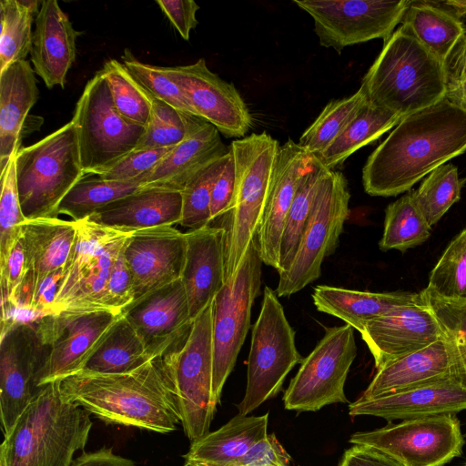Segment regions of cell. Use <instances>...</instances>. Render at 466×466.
Masks as SVG:
<instances>
[{"instance_id":"6da1fadb","label":"cell","mask_w":466,"mask_h":466,"mask_svg":"<svg viewBox=\"0 0 466 466\" xmlns=\"http://www.w3.org/2000/svg\"><path fill=\"white\" fill-rule=\"evenodd\" d=\"M464 152L466 109L444 98L403 117L374 149L362 169L364 190L397 196Z\"/></svg>"},{"instance_id":"7a4b0ae2","label":"cell","mask_w":466,"mask_h":466,"mask_svg":"<svg viewBox=\"0 0 466 466\" xmlns=\"http://www.w3.org/2000/svg\"><path fill=\"white\" fill-rule=\"evenodd\" d=\"M166 351L123 373L81 370L60 380L61 390L106 423L158 433L174 431L180 415L166 371Z\"/></svg>"},{"instance_id":"3957f363","label":"cell","mask_w":466,"mask_h":466,"mask_svg":"<svg viewBox=\"0 0 466 466\" xmlns=\"http://www.w3.org/2000/svg\"><path fill=\"white\" fill-rule=\"evenodd\" d=\"M93 423L88 412L65 397L60 380L42 386L0 446V466H71Z\"/></svg>"},{"instance_id":"277c9868","label":"cell","mask_w":466,"mask_h":466,"mask_svg":"<svg viewBox=\"0 0 466 466\" xmlns=\"http://www.w3.org/2000/svg\"><path fill=\"white\" fill-rule=\"evenodd\" d=\"M360 88L370 104L403 118L444 99L445 65L401 25L384 42Z\"/></svg>"},{"instance_id":"5b68a950","label":"cell","mask_w":466,"mask_h":466,"mask_svg":"<svg viewBox=\"0 0 466 466\" xmlns=\"http://www.w3.org/2000/svg\"><path fill=\"white\" fill-rule=\"evenodd\" d=\"M19 200L25 219L58 218V207L85 176L76 129L66 123L15 155Z\"/></svg>"},{"instance_id":"8992f818","label":"cell","mask_w":466,"mask_h":466,"mask_svg":"<svg viewBox=\"0 0 466 466\" xmlns=\"http://www.w3.org/2000/svg\"><path fill=\"white\" fill-rule=\"evenodd\" d=\"M279 144L266 132L235 139L236 192L225 242V281L238 269L256 238L270 190ZM224 281V282H225Z\"/></svg>"},{"instance_id":"52a82bcc","label":"cell","mask_w":466,"mask_h":466,"mask_svg":"<svg viewBox=\"0 0 466 466\" xmlns=\"http://www.w3.org/2000/svg\"><path fill=\"white\" fill-rule=\"evenodd\" d=\"M212 301L194 319L190 333L165 353L170 380L186 436L195 441L209 430L217 405L213 400Z\"/></svg>"},{"instance_id":"ba28073f","label":"cell","mask_w":466,"mask_h":466,"mask_svg":"<svg viewBox=\"0 0 466 466\" xmlns=\"http://www.w3.org/2000/svg\"><path fill=\"white\" fill-rule=\"evenodd\" d=\"M132 233L101 226L89 218L76 221V238L52 315L111 311L107 306L108 279Z\"/></svg>"},{"instance_id":"9c48e42d","label":"cell","mask_w":466,"mask_h":466,"mask_svg":"<svg viewBox=\"0 0 466 466\" xmlns=\"http://www.w3.org/2000/svg\"><path fill=\"white\" fill-rule=\"evenodd\" d=\"M85 175L100 176L135 150L146 127L116 110L101 70L86 83L72 117Z\"/></svg>"},{"instance_id":"30bf717a","label":"cell","mask_w":466,"mask_h":466,"mask_svg":"<svg viewBox=\"0 0 466 466\" xmlns=\"http://www.w3.org/2000/svg\"><path fill=\"white\" fill-rule=\"evenodd\" d=\"M302 360L296 347L295 331L278 295L266 286L260 312L252 328L247 388L237 406L238 414L248 415L276 396L287 375Z\"/></svg>"},{"instance_id":"8fae6325","label":"cell","mask_w":466,"mask_h":466,"mask_svg":"<svg viewBox=\"0 0 466 466\" xmlns=\"http://www.w3.org/2000/svg\"><path fill=\"white\" fill-rule=\"evenodd\" d=\"M262 263L255 238L235 274L212 300V392L216 405L250 328L252 305L261 285Z\"/></svg>"},{"instance_id":"7c38bea8","label":"cell","mask_w":466,"mask_h":466,"mask_svg":"<svg viewBox=\"0 0 466 466\" xmlns=\"http://www.w3.org/2000/svg\"><path fill=\"white\" fill-rule=\"evenodd\" d=\"M350 198L344 175L329 170L319 186L293 261L279 274L276 289L279 297L290 296L319 278L322 262L339 245L350 215Z\"/></svg>"},{"instance_id":"4fadbf2b","label":"cell","mask_w":466,"mask_h":466,"mask_svg":"<svg viewBox=\"0 0 466 466\" xmlns=\"http://www.w3.org/2000/svg\"><path fill=\"white\" fill-rule=\"evenodd\" d=\"M357 355L353 328L325 329L313 350L302 360L283 396L285 409L316 411L326 405L348 403L344 386Z\"/></svg>"},{"instance_id":"5bb4252c","label":"cell","mask_w":466,"mask_h":466,"mask_svg":"<svg viewBox=\"0 0 466 466\" xmlns=\"http://www.w3.org/2000/svg\"><path fill=\"white\" fill-rule=\"evenodd\" d=\"M349 441L379 450L404 466H443L461 454L464 444L455 414L389 423L355 432Z\"/></svg>"},{"instance_id":"9a60e30c","label":"cell","mask_w":466,"mask_h":466,"mask_svg":"<svg viewBox=\"0 0 466 466\" xmlns=\"http://www.w3.org/2000/svg\"><path fill=\"white\" fill-rule=\"evenodd\" d=\"M314 21L321 46L337 52L381 38L385 42L409 7L410 0H294Z\"/></svg>"},{"instance_id":"2e32d148","label":"cell","mask_w":466,"mask_h":466,"mask_svg":"<svg viewBox=\"0 0 466 466\" xmlns=\"http://www.w3.org/2000/svg\"><path fill=\"white\" fill-rule=\"evenodd\" d=\"M0 334V415L5 434L39 393L48 349L34 319L1 321Z\"/></svg>"},{"instance_id":"e0dca14e","label":"cell","mask_w":466,"mask_h":466,"mask_svg":"<svg viewBox=\"0 0 466 466\" xmlns=\"http://www.w3.org/2000/svg\"><path fill=\"white\" fill-rule=\"evenodd\" d=\"M122 313L93 311L37 317L35 323L48 354L39 386L84 369Z\"/></svg>"},{"instance_id":"ac0fdd59","label":"cell","mask_w":466,"mask_h":466,"mask_svg":"<svg viewBox=\"0 0 466 466\" xmlns=\"http://www.w3.org/2000/svg\"><path fill=\"white\" fill-rule=\"evenodd\" d=\"M183 90L197 115L228 137L242 138L252 127V116L235 86L220 78L204 58L187 66L165 67Z\"/></svg>"},{"instance_id":"d6986e66","label":"cell","mask_w":466,"mask_h":466,"mask_svg":"<svg viewBox=\"0 0 466 466\" xmlns=\"http://www.w3.org/2000/svg\"><path fill=\"white\" fill-rule=\"evenodd\" d=\"M186 249V233L174 226L134 231L124 249L133 280L134 301L180 279Z\"/></svg>"},{"instance_id":"ffe728a7","label":"cell","mask_w":466,"mask_h":466,"mask_svg":"<svg viewBox=\"0 0 466 466\" xmlns=\"http://www.w3.org/2000/svg\"><path fill=\"white\" fill-rule=\"evenodd\" d=\"M360 333L377 370L443 338L422 296L416 303L399 307L367 322Z\"/></svg>"},{"instance_id":"44dd1931","label":"cell","mask_w":466,"mask_h":466,"mask_svg":"<svg viewBox=\"0 0 466 466\" xmlns=\"http://www.w3.org/2000/svg\"><path fill=\"white\" fill-rule=\"evenodd\" d=\"M315 157L289 139L279 147L260 226L256 238L263 263L277 270L282 235L299 181Z\"/></svg>"},{"instance_id":"7402d4cb","label":"cell","mask_w":466,"mask_h":466,"mask_svg":"<svg viewBox=\"0 0 466 466\" xmlns=\"http://www.w3.org/2000/svg\"><path fill=\"white\" fill-rule=\"evenodd\" d=\"M122 313L154 354L188 335L194 320L181 279L134 301Z\"/></svg>"},{"instance_id":"603a6c76","label":"cell","mask_w":466,"mask_h":466,"mask_svg":"<svg viewBox=\"0 0 466 466\" xmlns=\"http://www.w3.org/2000/svg\"><path fill=\"white\" fill-rule=\"evenodd\" d=\"M466 410V385L451 380L387 393L359 398L349 406V414L373 416L391 421L412 420Z\"/></svg>"},{"instance_id":"cb8c5ba5","label":"cell","mask_w":466,"mask_h":466,"mask_svg":"<svg viewBox=\"0 0 466 466\" xmlns=\"http://www.w3.org/2000/svg\"><path fill=\"white\" fill-rule=\"evenodd\" d=\"M228 153L229 147L224 144L217 127L192 116L185 139L144 174V187L182 191L198 172Z\"/></svg>"},{"instance_id":"d4e9b609","label":"cell","mask_w":466,"mask_h":466,"mask_svg":"<svg viewBox=\"0 0 466 466\" xmlns=\"http://www.w3.org/2000/svg\"><path fill=\"white\" fill-rule=\"evenodd\" d=\"M225 228L212 225L186 232V258L181 276L194 319L225 281Z\"/></svg>"},{"instance_id":"484cf974","label":"cell","mask_w":466,"mask_h":466,"mask_svg":"<svg viewBox=\"0 0 466 466\" xmlns=\"http://www.w3.org/2000/svg\"><path fill=\"white\" fill-rule=\"evenodd\" d=\"M80 35L56 0L41 1L30 56L35 73L48 88L65 87L67 72L76 59V41Z\"/></svg>"},{"instance_id":"4316f807","label":"cell","mask_w":466,"mask_h":466,"mask_svg":"<svg viewBox=\"0 0 466 466\" xmlns=\"http://www.w3.org/2000/svg\"><path fill=\"white\" fill-rule=\"evenodd\" d=\"M451 380L461 381L451 350L443 337L377 370L360 398H374Z\"/></svg>"},{"instance_id":"83f0119b","label":"cell","mask_w":466,"mask_h":466,"mask_svg":"<svg viewBox=\"0 0 466 466\" xmlns=\"http://www.w3.org/2000/svg\"><path fill=\"white\" fill-rule=\"evenodd\" d=\"M182 206L181 191L143 187L107 204L87 218L101 226L134 232L179 224Z\"/></svg>"},{"instance_id":"f1b7e54d","label":"cell","mask_w":466,"mask_h":466,"mask_svg":"<svg viewBox=\"0 0 466 466\" xmlns=\"http://www.w3.org/2000/svg\"><path fill=\"white\" fill-rule=\"evenodd\" d=\"M35 70L27 60L0 71V173L20 149L28 113L38 99Z\"/></svg>"},{"instance_id":"f546056e","label":"cell","mask_w":466,"mask_h":466,"mask_svg":"<svg viewBox=\"0 0 466 466\" xmlns=\"http://www.w3.org/2000/svg\"><path fill=\"white\" fill-rule=\"evenodd\" d=\"M268 414H238L218 430L191 441L183 455L186 466H233L267 437Z\"/></svg>"},{"instance_id":"4dcf8cb0","label":"cell","mask_w":466,"mask_h":466,"mask_svg":"<svg viewBox=\"0 0 466 466\" xmlns=\"http://www.w3.org/2000/svg\"><path fill=\"white\" fill-rule=\"evenodd\" d=\"M420 299V293L370 292L328 285H318L312 294L319 311L342 319L359 332L367 322Z\"/></svg>"},{"instance_id":"1f68e13d","label":"cell","mask_w":466,"mask_h":466,"mask_svg":"<svg viewBox=\"0 0 466 466\" xmlns=\"http://www.w3.org/2000/svg\"><path fill=\"white\" fill-rule=\"evenodd\" d=\"M21 230L27 276L35 292L48 275L65 267L76 238V221L59 218L26 219Z\"/></svg>"},{"instance_id":"d6a6232c","label":"cell","mask_w":466,"mask_h":466,"mask_svg":"<svg viewBox=\"0 0 466 466\" xmlns=\"http://www.w3.org/2000/svg\"><path fill=\"white\" fill-rule=\"evenodd\" d=\"M400 23L443 63L466 33L459 16L434 2L410 1Z\"/></svg>"},{"instance_id":"836d02e7","label":"cell","mask_w":466,"mask_h":466,"mask_svg":"<svg viewBox=\"0 0 466 466\" xmlns=\"http://www.w3.org/2000/svg\"><path fill=\"white\" fill-rule=\"evenodd\" d=\"M158 355L160 354L149 351L133 325L122 313L83 370L96 373H123Z\"/></svg>"},{"instance_id":"e575fe53","label":"cell","mask_w":466,"mask_h":466,"mask_svg":"<svg viewBox=\"0 0 466 466\" xmlns=\"http://www.w3.org/2000/svg\"><path fill=\"white\" fill-rule=\"evenodd\" d=\"M401 119L399 115L368 102L344 131L317 158L328 169L333 170L358 149L380 138Z\"/></svg>"},{"instance_id":"d590c367","label":"cell","mask_w":466,"mask_h":466,"mask_svg":"<svg viewBox=\"0 0 466 466\" xmlns=\"http://www.w3.org/2000/svg\"><path fill=\"white\" fill-rule=\"evenodd\" d=\"M143 187L141 177L130 181H111L97 175H85L63 198L57 212L74 221H80L107 204Z\"/></svg>"},{"instance_id":"8d00e7d4","label":"cell","mask_w":466,"mask_h":466,"mask_svg":"<svg viewBox=\"0 0 466 466\" xmlns=\"http://www.w3.org/2000/svg\"><path fill=\"white\" fill-rule=\"evenodd\" d=\"M329 170L315 157L312 165L299 181L282 235L279 274L286 271L293 261L309 218L319 186Z\"/></svg>"},{"instance_id":"74e56055","label":"cell","mask_w":466,"mask_h":466,"mask_svg":"<svg viewBox=\"0 0 466 466\" xmlns=\"http://www.w3.org/2000/svg\"><path fill=\"white\" fill-rule=\"evenodd\" d=\"M39 1H0V71L9 64L25 60L31 51L32 23L37 15Z\"/></svg>"},{"instance_id":"f35d334b","label":"cell","mask_w":466,"mask_h":466,"mask_svg":"<svg viewBox=\"0 0 466 466\" xmlns=\"http://www.w3.org/2000/svg\"><path fill=\"white\" fill-rule=\"evenodd\" d=\"M431 229V227L418 208L410 191L386 208L383 234L379 241L380 249L404 252L427 241Z\"/></svg>"},{"instance_id":"ab89813d","label":"cell","mask_w":466,"mask_h":466,"mask_svg":"<svg viewBox=\"0 0 466 466\" xmlns=\"http://www.w3.org/2000/svg\"><path fill=\"white\" fill-rule=\"evenodd\" d=\"M368 102L360 87L350 96L329 101L300 136L299 145L314 157H319L344 131Z\"/></svg>"},{"instance_id":"60d3db41","label":"cell","mask_w":466,"mask_h":466,"mask_svg":"<svg viewBox=\"0 0 466 466\" xmlns=\"http://www.w3.org/2000/svg\"><path fill=\"white\" fill-rule=\"evenodd\" d=\"M101 72L106 78L114 105L127 120L146 127L152 109V96L116 59L105 62Z\"/></svg>"},{"instance_id":"b9f144b4","label":"cell","mask_w":466,"mask_h":466,"mask_svg":"<svg viewBox=\"0 0 466 466\" xmlns=\"http://www.w3.org/2000/svg\"><path fill=\"white\" fill-rule=\"evenodd\" d=\"M466 178H460L453 164H444L432 170L411 195L418 208L431 227L461 198Z\"/></svg>"},{"instance_id":"7bdbcfd3","label":"cell","mask_w":466,"mask_h":466,"mask_svg":"<svg viewBox=\"0 0 466 466\" xmlns=\"http://www.w3.org/2000/svg\"><path fill=\"white\" fill-rule=\"evenodd\" d=\"M420 294L436 318L466 385V299L441 298L426 289Z\"/></svg>"},{"instance_id":"ee69618b","label":"cell","mask_w":466,"mask_h":466,"mask_svg":"<svg viewBox=\"0 0 466 466\" xmlns=\"http://www.w3.org/2000/svg\"><path fill=\"white\" fill-rule=\"evenodd\" d=\"M425 289L441 298L466 299V228L447 246Z\"/></svg>"},{"instance_id":"f6af8a7d","label":"cell","mask_w":466,"mask_h":466,"mask_svg":"<svg viewBox=\"0 0 466 466\" xmlns=\"http://www.w3.org/2000/svg\"><path fill=\"white\" fill-rule=\"evenodd\" d=\"M228 154L198 172L185 186L182 194V217L179 225L192 229L211 225L210 202L215 181L222 171Z\"/></svg>"},{"instance_id":"bcb514c9","label":"cell","mask_w":466,"mask_h":466,"mask_svg":"<svg viewBox=\"0 0 466 466\" xmlns=\"http://www.w3.org/2000/svg\"><path fill=\"white\" fill-rule=\"evenodd\" d=\"M18 152V151H17ZM15 152L0 173V267L6 261L13 247L21 237L23 215L16 179Z\"/></svg>"},{"instance_id":"7dc6e473","label":"cell","mask_w":466,"mask_h":466,"mask_svg":"<svg viewBox=\"0 0 466 466\" xmlns=\"http://www.w3.org/2000/svg\"><path fill=\"white\" fill-rule=\"evenodd\" d=\"M152 97V109L137 148H162L175 147L187 137L191 116Z\"/></svg>"},{"instance_id":"c3c4849f","label":"cell","mask_w":466,"mask_h":466,"mask_svg":"<svg viewBox=\"0 0 466 466\" xmlns=\"http://www.w3.org/2000/svg\"><path fill=\"white\" fill-rule=\"evenodd\" d=\"M123 64L155 98L185 114L197 116L183 90L170 78L163 66H152L136 59L126 50Z\"/></svg>"},{"instance_id":"681fc988","label":"cell","mask_w":466,"mask_h":466,"mask_svg":"<svg viewBox=\"0 0 466 466\" xmlns=\"http://www.w3.org/2000/svg\"><path fill=\"white\" fill-rule=\"evenodd\" d=\"M173 147L136 148L99 177L111 181H130L139 177L144 180V174L156 167Z\"/></svg>"},{"instance_id":"f907efd6","label":"cell","mask_w":466,"mask_h":466,"mask_svg":"<svg viewBox=\"0 0 466 466\" xmlns=\"http://www.w3.org/2000/svg\"><path fill=\"white\" fill-rule=\"evenodd\" d=\"M124 249L114 263L107 283V306L115 313H122L134 301L133 280Z\"/></svg>"},{"instance_id":"816d5d0a","label":"cell","mask_w":466,"mask_h":466,"mask_svg":"<svg viewBox=\"0 0 466 466\" xmlns=\"http://www.w3.org/2000/svg\"><path fill=\"white\" fill-rule=\"evenodd\" d=\"M236 192V173L235 163L232 153H229L227 162L214 183L211 202H210V219L211 224L230 213L233 209Z\"/></svg>"},{"instance_id":"f5cc1de1","label":"cell","mask_w":466,"mask_h":466,"mask_svg":"<svg viewBox=\"0 0 466 466\" xmlns=\"http://www.w3.org/2000/svg\"><path fill=\"white\" fill-rule=\"evenodd\" d=\"M28 272L21 237L13 247L6 261L0 267L1 307L7 305L13 293Z\"/></svg>"},{"instance_id":"db71d44e","label":"cell","mask_w":466,"mask_h":466,"mask_svg":"<svg viewBox=\"0 0 466 466\" xmlns=\"http://www.w3.org/2000/svg\"><path fill=\"white\" fill-rule=\"evenodd\" d=\"M290 459L273 433L256 443L233 466H290Z\"/></svg>"},{"instance_id":"11a10c76","label":"cell","mask_w":466,"mask_h":466,"mask_svg":"<svg viewBox=\"0 0 466 466\" xmlns=\"http://www.w3.org/2000/svg\"><path fill=\"white\" fill-rule=\"evenodd\" d=\"M157 4L184 40H188L191 30L198 22L199 5L193 0H157Z\"/></svg>"},{"instance_id":"9f6ffc18","label":"cell","mask_w":466,"mask_h":466,"mask_svg":"<svg viewBox=\"0 0 466 466\" xmlns=\"http://www.w3.org/2000/svg\"><path fill=\"white\" fill-rule=\"evenodd\" d=\"M64 276V268L48 275L35 289L29 307L36 317L53 314L54 304Z\"/></svg>"},{"instance_id":"6f0895ef","label":"cell","mask_w":466,"mask_h":466,"mask_svg":"<svg viewBox=\"0 0 466 466\" xmlns=\"http://www.w3.org/2000/svg\"><path fill=\"white\" fill-rule=\"evenodd\" d=\"M341 461L344 466H404L382 451L366 445H353L346 450Z\"/></svg>"},{"instance_id":"680465c9","label":"cell","mask_w":466,"mask_h":466,"mask_svg":"<svg viewBox=\"0 0 466 466\" xmlns=\"http://www.w3.org/2000/svg\"><path fill=\"white\" fill-rule=\"evenodd\" d=\"M71 466H135L127 458L113 452L111 448H101L91 452H83L72 462Z\"/></svg>"},{"instance_id":"91938a15","label":"cell","mask_w":466,"mask_h":466,"mask_svg":"<svg viewBox=\"0 0 466 466\" xmlns=\"http://www.w3.org/2000/svg\"><path fill=\"white\" fill-rule=\"evenodd\" d=\"M444 65L447 83L466 77V33L459 40Z\"/></svg>"},{"instance_id":"94428289","label":"cell","mask_w":466,"mask_h":466,"mask_svg":"<svg viewBox=\"0 0 466 466\" xmlns=\"http://www.w3.org/2000/svg\"><path fill=\"white\" fill-rule=\"evenodd\" d=\"M444 98L466 109V77L447 83Z\"/></svg>"},{"instance_id":"6125c7cd","label":"cell","mask_w":466,"mask_h":466,"mask_svg":"<svg viewBox=\"0 0 466 466\" xmlns=\"http://www.w3.org/2000/svg\"><path fill=\"white\" fill-rule=\"evenodd\" d=\"M441 4L457 16H466V0H449L441 2Z\"/></svg>"},{"instance_id":"be15d7a7","label":"cell","mask_w":466,"mask_h":466,"mask_svg":"<svg viewBox=\"0 0 466 466\" xmlns=\"http://www.w3.org/2000/svg\"><path fill=\"white\" fill-rule=\"evenodd\" d=\"M339 466H344V463H343V461H340V462H339Z\"/></svg>"},{"instance_id":"e7e4bbea","label":"cell","mask_w":466,"mask_h":466,"mask_svg":"<svg viewBox=\"0 0 466 466\" xmlns=\"http://www.w3.org/2000/svg\"><path fill=\"white\" fill-rule=\"evenodd\" d=\"M464 466H466V464Z\"/></svg>"},{"instance_id":"03108f58","label":"cell","mask_w":466,"mask_h":466,"mask_svg":"<svg viewBox=\"0 0 466 466\" xmlns=\"http://www.w3.org/2000/svg\"><path fill=\"white\" fill-rule=\"evenodd\" d=\"M184 466H186V465H184Z\"/></svg>"}]
</instances>
